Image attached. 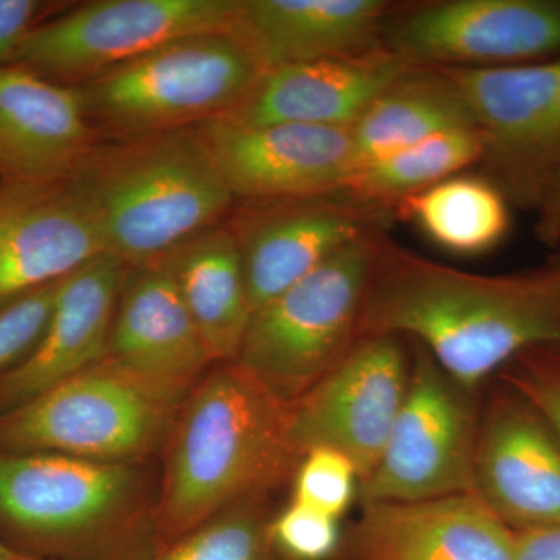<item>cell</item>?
I'll use <instances>...</instances> for the list:
<instances>
[{
	"mask_svg": "<svg viewBox=\"0 0 560 560\" xmlns=\"http://www.w3.org/2000/svg\"><path fill=\"white\" fill-rule=\"evenodd\" d=\"M91 127L75 88L0 66V167L46 179L86 160Z\"/></svg>",
	"mask_w": 560,
	"mask_h": 560,
	"instance_id": "44dd1931",
	"label": "cell"
},
{
	"mask_svg": "<svg viewBox=\"0 0 560 560\" xmlns=\"http://www.w3.org/2000/svg\"><path fill=\"white\" fill-rule=\"evenodd\" d=\"M383 47L422 68H497L560 55V0H438L393 7Z\"/></svg>",
	"mask_w": 560,
	"mask_h": 560,
	"instance_id": "8fae6325",
	"label": "cell"
},
{
	"mask_svg": "<svg viewBox=\"0 0 560 560\" xmlns=\"http://www.w3.org/2000/svg\"><path fill=\"white\" fill-rule=\"evenodd\" d=\"M416 65L381 47L265 70L224 119L246 127L272 124L350 128L378 94Z\"/></svg>",
	"mask_w": 560,
	"mask_h": 560,
	"instance_id": "2e32d148",
	"label": "cell"
},
{
	"mask_svg": "<svg viewBox=\"0 0 560 560\" xmlns=\"http://www.w3.org/2000/svg\"><path fill=\"white\" fill-rule=\"evenodd\" d=\"M60 282L0 298V374L27 359L43 340Z\"/></svg>",
	"mask_w": 560,
	"mask_h": 560,
	"instance_id": "83f0119b",
	"label": "cell"
},
{
	"mask_svg": "<svg viewBox=\"0 0 560 560\" xmlns=\"http://www.w3.org/2000/svg\"><path fill=\"white\" fill-rule=\"evenodd\" d=\"M11 556H13V550L0 540V560H11Z\"/></svg>",
	"mask_w": 560,
	"mask_h": 560,
	"instance_id": "e575fe53",
	"label": "cell"
},
{
	"mask_svg": "<svg viewBox=\"0 0 560 560\" xmlns=\"http://www.w3.org/2000/svg\"><path fill=\"white\" fill-rule=\"evenodd\" d=\"M270 533L283 560H326L340 545L338 518L296 501L272 517Z\"/></svg>",
	"mask_w": 560,
	"mask_h": 560,
	"instance_id": "f546056e",
	"label": "cell"
},
{
	"mask_svg": "<svg viewBox=\"0 0 560 560\" xmlns=\"http://www.w3.org/2000/svg\"><path fill=\"white\" fill-rule=\"evenodd\" d=\"M267 501L221 512L162 548L154 560H283L271 540Z\"/></svg>",
	"mask_w": 560,
	"mask_h": 560,
	"instance_id": "4316f807",
	"label": "cell"
},
{
	"mask_svg": "<svg viewBox=\"0 0 560 560\" xmlns=\"http://www.w3.org/2000/svg\"><path fill=\"white\" fill-rule=\"evenodd\" d=\"M68 190L105 253L130 268L156 264L209 230L234 200L201 132H164L86 158Z\"/></svg>",
	"mask_w": 560,
	"mask_h": 560,
	"instance_id": "277c9868",
	"label": "cell"
},
{
	"mask_svg": "<svg viewBox=\"0 0 560 560\" xmlns=\"http://www.w3.org/2000/svg\"><path fill=\"white\" fill-rule=\"evenodd\" d=\"M470 495L506 525H560V442L539 412L492 405L478 425Z\"/></svg>",
	"mask_w": 560,
	"mask_h": 560,
	"instance_id": "9a60e30c",
	"label": "cell"
},
{
	"mask_svg": "<svg viewBox=\"0 0 560 560\" xmlns=\"http://www.w3.org/2000/svg\"><path fill=\"white\" fill-rule=\"evenodd\" d=\"M408 337L475 390L522 353L560 348V264L486 276L427 259L382 235L359 338Z\"/></svg>",
	"mask_w": 560,
	"mask_h": 560,
	"instance_id": "6da1fadb",
	"label": "cell"
},
{
	"mask_svg": "<svg viewBox=\"0 0 560 560\" xmlns=\"http://www.w3.org/2000/svg\"><path fill=\"white\" fill-rule=\"evenodd\" d=\"M105 359L145 377L190 386L217 364L160 264L125 272Z\"/></svg>",
	"mask_w": 560,
	"mask_h": 560,
	"instance_id": "d6986e66",
	"label": "cell"
},
{
	"mask_svg": "<svg viewBox=\"0 0 560 560\" xmlns=\"http://www.w3.org/2000/svg\"><path fill=\"white\" fill-rule=\"evenodd\" d=\"M510 206L503 191L481 173H458L405 198L394 215L410 221L441 249L470 257L503 242L511 226Z\"/></svg>",
	"mask_w": 560,
	"mask_h": 560,
	"instance_id": "d4e9b609",
	"label": "cell"
},
{
	"mask_svg": "<svg viewBox=\"0 0 560 560\" xmlns=\"http://www.w3.org/2000/svg\"><path fill=\"white\" fill-rule=\"evenodd\" d=\"M536 210L539 213L537 237L545 245L560 246V171L545 190Z\"/></svg>",
	"mask_w": 560,
	"mask_h": 560,
	"instance_id": "836d02e7",
	"label": "cell"
},
{
	"mask_svg": "<svg viewBox=\"0 0 560 560\" xmlns=\"http://www.w3.org/2000/svg\"><path fill=\"white\" fill-rule=\"evenodd\" d=\"M194 386L145 377L103 359L0 415V452L153 463Z\"/></svg>",
	"mask_w": 560,
	"mask_h": 560,
	"instance_id": "5b68a950",
	"label": "cell"
},
{
	"mask_svg": "<svg viewBox=\"0 0 560 560\" xmlns=\"http://www.w3.org/2000/svg\"><path fill=\"white\" fill-rule=\"evenodd\" d=\"M156 264L178 287L215 363H234L253 318L234 230L202 231Z\"/></svg>",
	"mask_w": 560,
	"mask_h": 560,
	"instance_id": "603a6c76",
	"label": "cell"
},
{
	"mask_svg": "<svg viewBox=\"0 0 560 560\" xmlns=\"http://www.w3.org/2000/svg\"><path fill=\"white\" fill-rule=\"evenodd\" d=\"M264 70L230 32H210L162 44L83 80L88 119L114 130H165L238 105Z\"/></svg>",
	"mask_w": 560,
	"mask_h": 560,
	"instance_id": "52a82bcc",
	"label": "cell"
},
{
	"mask_svg": "<svg viewBox=\"0 0 560 560\" xmlns=\"http://www.w3.org/2000/svg\"><path fill=\"white\" fill-rule=\"evenodd\" d=\"M396 335H370L308 393L290 405V434L301 456L330 448L359 482L377 467L410 385L411 359Z\"/></svg>",
	"mask_w": 560,
	"mask_h": 560,
	"instance_id": "7c38bea8",
	"label": "cell"
},
{
	"mask_svg": "<svg viewBox=\"0 0 560 560\" xmlns=\"http://www.w3.org/2000/svg\"><path fill=\"white\" fill-rule=\"evenodd\" d=\"M261 205L234 228L253 315L350 243L386 231L396 217L341 191Z\"/></svg>",
	"mask_w": 560,
	"mask_h": 560,
	"instance_id": "4fadbf2b",
	"label": "cell"
},
{
	"mask_svg": "<svg viewBox=\"0 0 560 560\" xmlns=\"http://www.w3.org/2000/svg\"><path fill=\"white\" fill-rule=\"evenodd\" d=\"M291 481V501L334 518L345 514L359 489V475L350 460L330 448L305 453Z\"/></svg>",
	"mask_w": 560,
	"mask_h": 560,
	"instance_id": "f1b7e54d",
	"label": "cell"
},
{
	"mask_svg": "<svg viewBox=\"0 0 560 560\" xmlns=\"http://www.w3.org/2000/svg\"><path fill=\"white\" fill-rule=\"evenodd\" d=\"M158 523L164 548L293 480L302 456L283 404L237 363L210 368L191 388L162 452Z\"/></svg>",
	"mask_w": 560,
	"mask_h": 560,
	"instance_id": "7a4b0ae2",
	"label": "cell"
},
{
	"mask_svg": "<svg viewBox=\"0 0 560 560\" xmlns=\"http://www.w3.org/2000/svg\"><path fill=\"white\" fill-rule=\"evenodd\" d=\"M385 232L338 250L250 318L235 363L283 404L301 399L359 340L364 294Z\"/></svg>",
	"mask_w": 560,
	"mask_h": 560,
	"instance_id": "8992f818",
	"label": "cell"
},
{
	"mask_svg": "<svg viewBox=\"0 0 560 560\" xmlns=\"http://www.w3.org/2000/svg\"><path fill=\"white\" fill-rule=\"evenodd\" d=\"M238 0H97L33 28L10 65L90 79L171 40L228 32Z\"/></svg>",
	"mask_w": 560,
	"mask_h": 560,
	"instance_id": "30bf717a",
	"label": "cell"
},
{
	"mask_svg": "<svg viewBox=\"0 0 560 560\" xmlns=\"http://www.w3.org/2000/svg\"><path fill=\"white\" fill-rule=\"evenodd\" d=\"M444 70L480 132L481 175L511 205L536 209L560 171V55L525 65Z\"/></svg>",
	"mask_w": 560,
	"mask_h": 560,
	"instance_id": "9c48e42d",
	"label": "cell"
},
{
	"mask_svg": "<svg viewBox=\"0 0 560 560\" xmlns=\"http://www.w3.org/2000/svg\"><path fill=\"white\" fill-rule=\"evenodd\" d=\"M478 130H458L433 136L416 145L359 165L342 184L341 194L386 210L464 168L480 164Z\"/></svg>",
	"mask_w": 560,
	"mask_h": 560,
	"instance_id": "484cf974",
	"label": "cell"
},
{
	"mask_svg": "<svg viewBox=\"0 0 560 560\" xmlns=\"http://www.w3.org/2000/svg\"><path fill=\"white\" fill-rule=\"evenodd\" d=\"M514 560H560V525L515 534Z\"/></svg>",
	"mask_w": 560,
	"mask_h": 560,
	"instance_id": "d6a6232c",
	"label": "cell"
},
{
	"mask_svg": "<svg viewBox=\"0 0 560 560\" xmlns=\"http://www.w3.org/2000/svg\"><path fill=\"white\" fill-rule=\"evenodd\" d=\"M390 10L385 0H238L228 32L265 72L381 49Z\"/></svg>",
	"mask_w": 560,
	"mask_h": 560,
	"instance_id": "ac0fdd59",
	"label": "cell"
},
{
	"mask_svg": "<svg viewBox=\"0 0 560 560\" xmlns=\"http://www.w3.org/2000/svg\"><path fill=\"white\" fill-rule=\"evenodd\" d=\"M11 560H40V559L31 558V556L21 555V552L13 551V556H11Z\"/></svg>",
	"mask_w": 560,
	"mask_h": 560,
	"instance_id": "d590c367",
	"label": "cell"
},
{
	"mask_svg": "<svg viewBox=\"0 0 560 560\" xmlns=\"http://www.w3.org/2000/svg\"><path fill=\"white\" fill-rule=\"evenodd\" d=\"M124 276L125 265L105 253L61 279L43 340L27 359L0 374V415L105 359Z\"/></svg>",
	"mask_w": 560,
	"mask_h": 560,
	"instance_id": "e0dca14e",
	"label": "cell"
},
{
	"mask_svg": "<svg viewBox=\"0 0 560 560\" xmlns=\"http://www.w3.org/2000/svg\"><path fill=\"white\" fill-rule=\"evenodd\" d=\"M515 534L474 495L364 504L359 560H514Z\"/></svg>",
	"mask_w": 560,
	"mask_h": 560,
	"instance_id": "ffe728a7",
	"label": "cell"
},
{
	"mask_svg": "<svg viewBox=\"0 0 560 560\" xmlns=\"http://www.w3.org/2000/svg\"><path fill=\"white\" fill-rule=\"evenodd\" d=\"M43 9L38 0H0V66L13 60Z\"/></svg>",
	"mask_w": 560,
	"mask_h": 560,
	"instance_id": "1f68e13d",
	"label": "cell"
},
{
	"mask_svg": "<svg viewBox=\"0 0 560 560\" xmlns=\"http://www.w3.org/2000/svg\"><path fill=\"white\" fill-rule=\"evenodd\" d=\"M474 394L415 342L407 397L377 467L359 482L361 506L470 495L480 425Z\"/></svg>",
	"mask_w": 560,
	"mask_h": 560,
	"instance_id": "ba28073f",
	"label": "cell"
},
{
	"mask_svg": "<svg viewBox=\"0 0 560 560\" xmlns=\"http://www.w3.org/2000/svg\"><path fill=\"white\" fill-rule=\"evenodd\" d=\"M201 136L234 198L268 202L337 194L355 168L350 128L246 127L215 117Z\"/></svg>",
	"mask_w": 560,
	"mask_h": 560,
	"instance_id": "5bb4252c",
	"label": "cell"
},
{
	"mask_svg": "<svg viewBox=\"0 0 560 560\" xmlns=\"http://www.w3.org/2000/svg\"><path fill=\"white\" fill-rule=\"evenodd\" d=\"M101 254L97 228L68 189L0 198V298L57 282Z\"/></svg>",
	"mask_w": 560,
	"mask_h": 560,
	"instance_id": "7402d4cb",
	"label": "cell"
},
{
	"mask_svg": "<svg viewBox=\"0 0 560 560\" xmlns=\"http://www.w3.org/2000/svg\"><path fill=\"white\" fill-rule=\"evenodd\" d=\"M458 130H477V125L455 81L444 69L415 66L386 86L350 127L355 168Z\"/></svg>",
	"mask_w": 560,
	"mask_h": 560,
	"instance_id": "cb8c5ba5",
	"label": "cell"
},
{
	"mask_svg": "<svg viewBox=\"0 0 560 560\" xmlns=\"http://www.w3.org/2000/svg\"><path fill=\"white\" fill-rule=\"evenodd\" d=\"M521 381L523 393L560 440V364L529 363Z\"/></svg>",
	"mask_w": 560,
	"mask_h": 560,
	"instance_id": "4dcf8cb0",
	"label": "cell"
},
{
	"mask_svg": "<svg viewBox=\"0 0 560 560\" xmlns=\"http://www.w3.org/2000/svg\"><path fill=\"white\" fill-rule=\"evenodd\" d=\"M160 477L153 463L0 452V540L40 560H154Z\"/></svg>",
	"mask_w": 560,
	"mask_h": 560,
	"instance_id": "3957f363",
	"label": "cell"
}]
</instances>
